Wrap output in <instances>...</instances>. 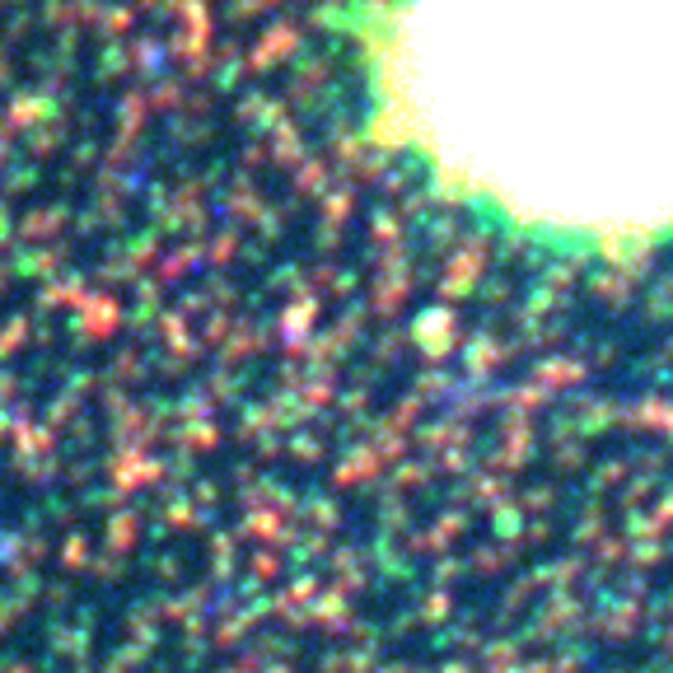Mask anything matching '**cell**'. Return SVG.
Here are the masks:
<instances>
[{
  "label": "cell",
  "mask_w": 673,
  "mask_h": 673,
  "mask_svg": "<svg viewBox=\"0 0 673 673\" xmlns=\"http://www.w3.org/2000/svg\"><path fill=\"white\" fill-rule=\"evenodd\" d=\"M388 66L412 150L491 220L673 234V0H407Z\"/></svg>",
  "instance_id": "obj_1"
}]
</instances>
